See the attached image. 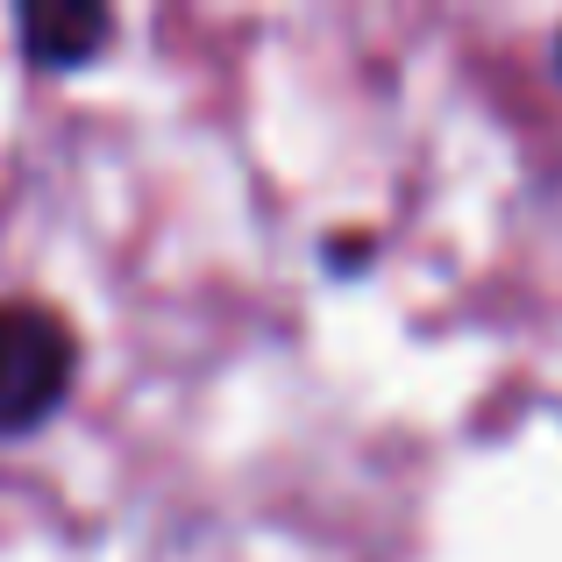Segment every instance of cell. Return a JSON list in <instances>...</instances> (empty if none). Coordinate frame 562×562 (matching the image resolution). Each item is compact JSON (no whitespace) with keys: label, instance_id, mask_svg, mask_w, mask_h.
I'll list each match as a JSON object with an SVG mask.
<instances>
[{"label":"cell","instance_id":"obj_1","mask_svg":"<svg viewBox=\"0 0 562 562\" xmlns=\"http://www.w3.org/2000/svg\"><path fill=\"white\" fill-rule=\"evenodd\" d=\"M79 378V342L50 306L0 300V435H29L65 406Z\"/></svg>","mask_w":562,"mask_h":562},{"label":"cell","instance_id":"obj_2","mask_svg":"<svg viewBox=\"0 0 562 562\" xmlns=\"http://www.w3.org/2000/svg\"><path fill=\"white\" fill-rule=\"evenodd\" d=\"M14 29H22L29 65L71 71V65H86V57H100V43L114 36V14L100 8V0H29V8L14 14Z\"/></svg>","mask_w":562,"mask_h":562}]
</instances>
